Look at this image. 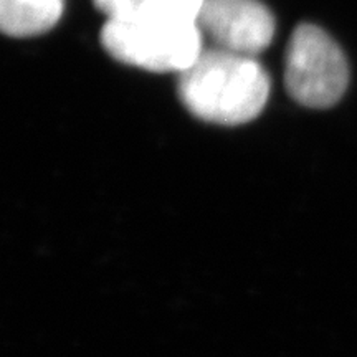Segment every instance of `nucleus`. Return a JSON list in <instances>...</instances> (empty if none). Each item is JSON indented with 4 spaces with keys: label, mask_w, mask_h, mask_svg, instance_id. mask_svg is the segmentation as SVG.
<instances>
[{
    "label": "nucleus",
    "mask_w": 357,
    "mask_h": 357,
    "mask_svg": "<svg viewBox=\"0 0 357 357\" xmlns=\"http://www.w3.org/2000/svg\"><path fill=\"white\" fill-rule=\"evenodd\" d=\"M177 93L195 118L238 126L253 121L265 108L270 78L255 56L211 48L178 73Z\"/></svg>",
    "instance_id": "f257e3e1"
},
{
    "label": "nucleus",
    "mask_w": 357,
    "mask_h": 357,
    "mask_svg": "<svg viewBox=\"0 0 357 357\" xmlns=\"http://www.w3.org/2000/svg\"><path fill=\"white\" fill-rule=\"evenodd\" d=\"M197 22L106 20L101 45L114 60L154 73H182L204 52Z\"/></svg>",
    "instance_id": "f03ea898"
},
{
    "label": "nucleus",
    "mask_w": 357,
    "mask_h": 357,
    "mask_svg": "<svg viewBox=\"0 0 357 357\" xmlns=\"http://www.w3.org/2000/svg\"><path fill=\"white\" fill-rule=\"evenodd\" d=\"M349 83V66L339 45L319 26L301 24L289 38L284 86L306 108H329Z\"/></svg>",
    "instance_id": "7ed1b4c3"
},
{
    "label": "nucleus",
    "mask_w": 357,
    "mask_h": 357,
    "mask_svg": "<svg viewBox=\"0 0 357 357\" xmlns=\"http://www.w3.org/2000/svg\"><path fill=\"white\" fill-rule=\"evenodd\" d=\"M215 48L255 56L275 37V19L260 0H205L197 17Z\"/></svg>",
    "instance_id": "20e7f679"
},
{
    "label": "nucleus",
    "mask_w": 357,
    "mask_h": 357,
    "mask_svg": "<svg viewBox=\"0 0 357 357\" xmlns=\"http://www.w3.org/2000/svg\"><path fill=\"white\" fill-rule=\"evenodd\" d=\"M63 0H0V26L13 38L37 37L58 24Z\"/></svg>",
    "instance_id": "39448f33"
},
{
    "label": "nucleus",
    "mask_w": 357,
    "mask_h": 357,
    "mask_svg": "<svg viewBox=\"0 0 357 357\" xmlns=\"http://www.w3.org/2000/svg\"><path fill=\"white\" fill-rule=\"evenodd\" d=\"M108 20L197 22L205 0H93Z\"/></svg>",
    "instance_id": "423d86ee"
}]
</instances>
